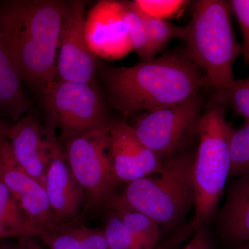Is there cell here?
I'll return each mask as SVG.
<instances>
[{
    "label": "cell",
    "mask_w": 249,
    "mask_h": 249,
    "mask_svg": "<svg viewBox=\"0 0 249 249\" xmlns=\"http://www.w3.org/2000/svg\"><path fill=\"white\" fill-rule=\"evenodd\" d=\"M231 168L229 178L249 175V121L233 129L231 139Z\"/></svg>",
    "instance_id": "22"
},
{
    "label": "cell",
    "mask_w": 249,
    "mask_h": 249,
    "mask_svg": "<svg viewBox=\"0 0 249 249\" xmlns=\"http://www.w3.org/2000/svg\"><path fill=\"white\" fill-rule=\"evenodd\" d=\"M41 97L47 122L60 130L63 142L83 134L109 128L115 121L109 115L106 96L98 82L55 80Z\"/></svg>",
    "instance_id": "6"
},
{
    "label": "cell",
    "mask_w": 249,
    "mask_h": 249,
    "mask_svg": "<svg viewBox=\"0 0 249 249\" xmlns=\"http://www.w3.org/2000/svg\"><path fill=\"white\" fill-rule=\"evenodd\" d=\"M125 20L128 27L132 49L137 53L141 62L152 60L150 51V39L146 24L141 13L132 4V1H124Z\"/></svg>",
    "instance_id": "21"
},
{
    "label": "cell",
    "mask_w": 249,
    "mask_h": 249,
    "mask_svg": "<svg viewBox=\"0 0 249 249\" xmlns=\"http://www.w3.org/2000/svg\"><path fill=\"white\" fill-rule=\"evenodd\" d=\"M103 230L110 249H157L161 229L148 216L131 209L116 197L106 208Z\"/></svg>",
    "instance_id": "14"
},
{
    "label": "cell",
    "mask_w": 249,
    "mask_h": 249,
    "mask_svg": "<svg viewBox=\"0 0 249 249\" xmlns=\"http://www.w3.org/2000/svg\"><path fill=\"white\" fill-rule=\"evenodd\" d=\"M67 1H0V32L23 84L43 94L56 80L60 29Z\"/></svg>",
    "instance_id": "2"
},
{
    "label": "cell",
    "mask_w": 249,
    "mask_h": 249,
    "mask_svg": "<svg viewBox=\"0 0 249 249\" xmlns=\"http://www.w3.org/2000/svg\"><path fill=\"white\" fill-rule=\"evenodd\" d=\"M86 1H67L62 19L56 61V80L97 82L98 60L85 37Z\"/></svg>",
    "instance_id": "9"
},
{
    "label": "cell",
    "mask_w": 249,
    "mask_h": 249,
    "mask_svg": "<svg viewBox=\"0 0 249 249\" xmlns=\"http://www.w3.org/2000/svg\"><path fill=\"white\" fill-rule=\"evenodd\" d=\"M233 249H249V242L243 244V245L236 246Z\"/></svg>",
    "instance_id": "29"
},
{
    "label": "cell",
    "mask_w": 249,
    "mask_h": 249,
    "mask_svg": "<svg viewBox=\"0 0 249 249\" xmlns=\"http://www.w3.org/2000/svg\"><path fill=\"white\" fill-rule=\"evenodd\" d=\"M49 249H110L104 230L80 226H62L47 231L36 232Z\"/></svg>",
    "instance_id": "18"
},
{
    "label": "cell",
    "mask_w": 249,
    "mask_h": 249,
    "mask_svg": "<svg viewBox=\"0 0 249 249\" xmlns=\"http://www.w3.org/2000/svg\"><path fill=\"white\" fill-rule=\"evenodd\" d=\"M34 237H22L18 239V242L14 244H6L1 241L0 249H39Z\"/></svg>",
    "instance_id": "27"
},
{
    "label": "cell",
    "mask_w": 249,
    "mask_h": 249,
    "mask_svg": "<svg viewBox=\"0 0 249 249\" xmlns=\"http://www.w3.org/2000/svg\"><path fill=\"white\" fill-rule=\"evenodd\" d=\"M98 79L108 106L125 118L179 104L209 86L185 50L168 52L132 67L99 62Z\"/></svg>",
    "instance_id": "1"
},
{
    "label": "cell",
    "mask_w": 249,
    "mask_h": 249,
    "mask_svg": "<svg viewBox=\"0 0 249 249\" xmlns=\"http://www.w3.org/2000/svg\"><path fill=\"white\" fill-rule=\"evenodd\" d=\"M226 109L211 98L205 105L196 152L194 183L196 229L209 228L218 212L231 168V139L233 128Z\"/></svg>",
    "instance_id": "5"
},
{
    "label": "cell",
    "mask_w": 249,
    "mask_h": 249,
    "mask_svg": "<svg viewBox=\"0 0 249 249\" xmlns=\"http://www.w3.org/2000/svg\"><path fill=\"white\" fill-rule=\"evenodd\" d=\"M13 153L23 169L45 187L46 178L58 137L48 122L41 124L29 111L17 122L9 125L6 134Z\"/></svg>",
    "instance_id": "11"
},
{
    "label": "cell",
    "mask_w": 249,
    "mask_h": 249,
    "mask_svg": "<svg viewBox=\"0 0 249 249\" xmlns=\"http://www.w3.org/2000/svg\"><path fill=\"white\" fill-rule=\"evenodd\" d=\"M211 98L225 109L229 108L245 121H249V77L234 79L225 88L214 91Z\"/></svg>",
    "instance_id": "20"
},
{
    "label": "cell",
    "mask_w": 249,
    "mask_h": 249,
    "mask_svg": "<svg viewBox=\"0 0 249 249\" xmlns=\"http://www.w3.org/2000/svg\"><path fill=\"white\" fill-rule=\"evenodd\" d=\"M0 181L27 214L34 228V236L37 232L62 227L52 211L45 187L23 169L5 136L0 138Z\"/></svg>",
    "instance_id": "10"
},
{
    "label": "cell",
    "mask_w": 249,
    "mask_h": 249,
    "mask_svg": "<svg viewBox=\"0 0 249 249\" xmlns=\"http://www.w3.org/2000/svg\"><path fill=\"white\" fill-rule=\"evenodd\" d=\"M204 106L199 95L184 102L137 114L133 127L141 142L164 164L199 139Z\"/></svg>",
    "instance_id": "7"
},
{
    "label": "cell",
    "mask_w": 249,
    "mask_h": 249,
    "mask_svg": "<svg viewBox=\"0 0 249 249\" xmlns=\"http://www.w3.org/2000/svg\"><path fill=\"white\" fill-rule=\"evenodd\" d=\"M34 237L27 214L12 193L0 181V242L7 237Z\"/></svg>",
    "instance_id": "19"
},
{
    "label": "cell",
    "mask_w": 249,
    "mask_h": 249,
    "mask_svg": "<svg viewBox=\"0 0 249 249\" xmlns=\"http://www.w3.org/2000/svg\"><path fill=\"white\" fill-rule=\"evenodd\" d=\"M46 193L52 211L61 226H67L86 201L83 188L65 160L60 141L53 144V155L46 178Z\"/></svg>",
    "instance_id": "15"
},
{
    "label": "cell",
    "mask_w": 249,
    "mask_h": 249,
    "mask_svg": "<svg viewBox=\"0 0 249 249\" xmlns=\"http://www.w3.org/2000/svg\"><path fill=\"white\" fill-rule=\"evenodd\" d=\"M225 191V201L214 218L219 235L235 247L248 243L249 175L235 178Z\"/></svg>",
    "instance_id": "16"
},
{
    "label": "cell",
    "mask_w": 249,
    "mask_h": 249,
    "mask_svg": "<svg viewBox=\"0 0 249 249\" xmlns=\"http://www.w3.org/2000/svg\"><path fill=\"white\" fill-rule=\"evenodd\" d=\"M109 150L113 171L119 184L160 173L163 164L137 137L125 121H114L109 132Z\"/></svg>",
    "instance_id": "13"
},
{
    "label": "cell",
    "mask_w": 249,
    "mask_h": 249,
    "mask_svg": "<svg viewBox=\"0 0 249 249\" xmlns=\"http://www.w3.org/2000/svg\"><path fill=\"white\" fill-rule=\"evenodd\" d=\"M190 1L184 0H134L132 4L139 12L157 19H167L178 16Z\"/></svg>",
    "instance_id": "24"
},
{
    "label": "cell",
    "mask_w": 249,
    "mask_h": 249,
    "mask_svg": "<svg viewBox=\"0 0 249 249\" xmlns=\"http://www.w3.org/2000/svg\"><path fill=\"white\" fill-rule=\"evenodd\" d=\"M231 9L224 0L194 3L191 22L181 39L187 56L203 73L214 91L234 80L233 65L242 53L232 25Z\"/></svg>",
    "instance_id": "3"
},
{
    "label": "cell",
    "mask_w": 249,
    "mask_h": 249,
    "mask_svg": "<svg viewBox=\"0 0 249 249\" xmlns=\"http://www.w3.org/2000/svg\"><path fill=\"white\" fill-rule=\"evenodd\" d=\"M229 3L240 24L243 37L242 54L246 65H249V0H231Z\"/></svg>",
    "instance_id": "25"
},
{
    "label": "cell",
    "mask_w": 249,
    "mask_h": 249,
    "mask_svg": "<svg viewBox=\"0 0 249 249\" xmlns=\"http://www.w3.org/2000/svg\"><path fill=\"white\" fill-rule=\"evenodd\" d=\"M195 157L192 148L178 154L155 176L127 183L116 199L152 218L160 229L173 230L183 224L196 206Z\"/></svg>",
    "instance_id": "4"
},
{
    "label": "cell",
    "mask_w": 249,
    "mask_h": 249,
    "mask_svg": "<svg viewBox=\"0 0 249 249\" xmlns=\"http://www.w3.org/2000/svg\"><path fill=\"white\" fill-rule=\"evenodd\" d=\"M142 15L148 31L152 58H155L157 54L173 39L178 38L181 40L183 38L185 27H177L164 19H157Z\"/></svg>",
    "instance_id": "23"
},
{
    "label": "cell",
    "mask_w": 249,
    "mask_h": 249,
    "mask_svg": "<svg viewBox=\"0 0 249 249\" xmlns=\"http://www.w3.org/2000/svg\"><path fill=\"white\" fill-rule=\"evenodd\" d=\"M124 14V1L101 0L87 15L85 37L98 58L120 60L133 51Z\"/></svg>",
    "instance_id": "12"
},
{
    "label": "cell",
    "mask_w": 249,
    "mask_h": 249,
    "mask_svg": "<svg viewBox=\"0 0 249 249\" xmlns=\"http://www.w3.org/2000/svg\"><path fill=\"white\" fill-rule=\"evenodd\" d=\"M110 127L70 139L62 147L65 160L84 191L87 204L93 208L106 209L119 194V183L108 150Z\"/></svg>",
    "instance_id": "8"
},
{
    "label": "cell",
    "mask_w": 249,
    "mask_h": 249,
    "mask_svg": "<svg viewBox=\"0 0 249 249\" xmlns=\"http://www.w3.org/2000/svg\"><path fill=\"white\" fill-rule=\"evenodd\" d=\"M9 127V124H6L4 121H0V138L4 136L6 137V132Z\"/></svg>",
    "instance_id": "28"
},
{
    "label": "cell",
    "mask_w": 249,
    "mask_h": 249,
    "mask_svg": "<svg viewBox=\"0 0 249 249\" xmlns=\"http://www.w3.org/2000/svg\"><path fill=\"white\" fill-rule=\"evenodd\" d=\"M180 249H214L208 228H196L191 240Z\"/></svg>",
    "instance_id": "26"
},
{
    "label": "cell",
    "mask_w": 249,
    "mask_h": 249,
    "mask_svg": "<svg viewBox=\"0 0 249 249\" xmlns=\"http://www.w3.org/2000/svg\"><path fill=\"white\" fill-rule=\"evenodd\" d=\"M0 32V114L14 123L26 115L30 101Z\"/></svg>",
    "instance_id": "17"
}]
</instances>
